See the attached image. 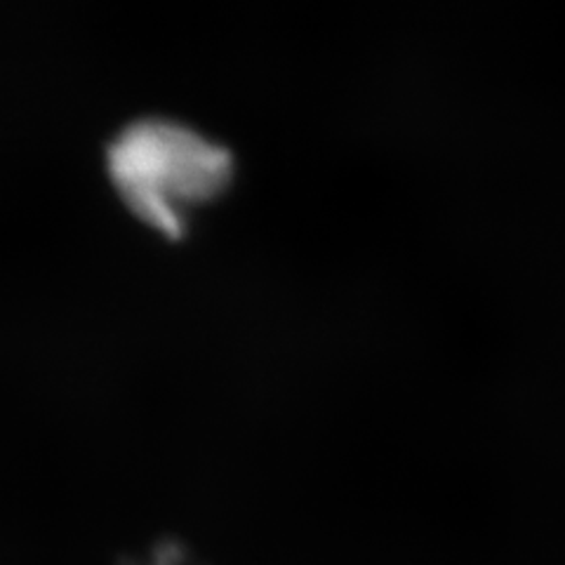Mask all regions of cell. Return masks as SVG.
I'll return each instance as SVG.
<instances>
[{
	"mask_svg": "<svg viewBox=\"0 0 565 565\" xmlns=\"http://www.w3.org/2000/svg\"><path fill=\"white\" fill-rule=\"evenodd\" d=\"M106 163L126 203L172 238L184 232V207L215 199L234 174L232 151L168 118L130 122L111 141Z\"/></svg>",
	"mask_w": 565,
	"mask_h": 565,
	"instance_id": "cell-1",
	"label": "cell"
}]
</instances>
